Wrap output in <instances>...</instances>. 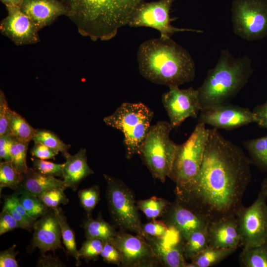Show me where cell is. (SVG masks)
Masks as SVG:
<instances>
[{
	"mask_svg": "<svg viewBox=\"0 0 267 267\" xmlns=\"http://www.w3.org/2000/svg\"><path fill=\"white\" fill-rule=\"evenodd\" d=\"M236 217L243 248L267 241V195L260 191L254 202L247 207L243 206Z\"/></svg>",
	"mask_w": 267,
	"mask_h": 267,
	"instance_id": "obj_10",
	"label": "cell"
},
{
	"mask_svg": "<svg viewBox=\"0 0 267 267\" xmlns=\"http://www.w3.org/2000/svg\"><path fill=\"white\" fill-rule=\"evenodd\" d=\"M253 72L249 57L235 58L228 49H221L217 64L208 71L197 89L201 109L228 103L246 85Z\"/></svg>",
	"mask_w": 267,
	"mask_h": 267,
	"instance_id": "obj_4",
	"label": "cell"
},
{
	"mask_svg": "<svg viewBox=\"0 0 267 267\" xmlns=\"http://www.w3.org/2000/svg\"><path fill=\"white\" fill-rule=\"evenodd\" d=\"M78 197L81 207L85 211L87 216H91L92 210L100 200V190L98 185L81 189Z\"/></svg>",
	"mask_w": 267,
	"mask_h": 267,
	"instance_id": "obj_35",
	"label": "cell"
},
{
	"mask_svg": "<svg viewBox=\"0 0 267 267\" xmlns=\"http://www.w3.org/2000/svg\"><path fill=\"white\" fill-rule=\"evenodd\" d=\"M29 143L20 141L14 137L10 148V161L15 169L20 174H23L28 169L26 156Z\"/></svg>",
	"mask_w": 267,
	"mask_h": 267,
	"instance_id": "obj_33",
	"label": "cell"
},
{
	"mask_svg": "<svg viewBox=\"0 0 267 267\" xmlns=\"http://www.w3.org/2000/svg\"><path fill=\"white\" fill-rule=\"evenodd\" d=\"M151 246L159 261L169 267H187L189 263L185 261L183 253V241L176 244H169L161 238L149 235L144 238Z\"/></svg>",
	"mask_w": 267,
	"mask_h": 267,
	"instance_id": "obj_22",
	"label": "cell"
},
{
	"mask_svg": "<svg viewBox=\"0 0 267 267\" xmlns=\"http://www.w3.org/2000/svg\"><path fill=\"white\" fill-rule=\"evenodd\" d=\"M104 244L105 242L100 239H87L78 250L80 258L87 261L97 259L100 255Z\"/></svg>",
	"mask_w": 267,
	"mask_h": 267,
	"instance_id": "obj_37",
	"label": "cell"
},
{
	"mask_svg": "<svg viewBox=\"0 0 267 267\" xmlns=\"http://www.w3.org/2000/svg\"><path fill=\"white\" fill-rule=\"evenodd\" d=\"M166 211V224L178 230L183 241L193 232L207 228L210 223L198 214L177 200L173 204H170Z\"/></svg>",
	"mask_w": 267,
	"mask_h": 267,
	"instance_id": "obj_17",
	"label": "cell"
},
{
	"mask_svg": "<svg viewBox=\"0 0 267 267\" xmlns=\"http://www.w3.org/2000/svg\"><path fill=\"white\" fill-rule=\"evenodd\" d=\"M169 88V90L162 95V101L172 128L178 127L188 118H197L201 110L197 89Z\"/></svg>",
	"mask_w": 267,
	"mask_h": 267,
	"instance_id": "obj_12",
	"label": "cell"
},
{
	"mask_svg": "<svg viewBox=\"0 0 267 267\" xmlns=\"http://www.w3.org/2000/svg\"><path fill=\"white\" fill-rule=\"evenodd\" d=\"M14 136L11 133L0 136V159L10 161V150Z\"/></svg>",
	"mask_w": 267,
	"mask_h": 267,
	"instance_id": "obj_46",
	"label": "cell"
},
{
	"mask_svg": "<svg viewBox=\"0 0 267 267\" xmlns=\"http://www.w3.org/2000/svg\"><path fill=\"white\" fill-rule=\"evenodd\" d=\"M257 118L249 108L228 103L206 107L201 110L198 122L209 125L217 129L231 130L252 123Z\"/></svg>",
	"mask_w": 267,
	"mask_h": 267,
	"instance_id": "obj_13",
	"label": "cell"
},
{
	"mask_svg": "<svg viewBox=\"0 0 267 267\" xmlns=\"http://www.w3.org/2000/svg\"><path fill=\"white\" fill-rule=\"evenodd\" d=\"M38 263L40 267H62L64 266L58 258H53L51 256L42 255Z\"/></svg>",
	"mask_w": 267,
	"mask_h": 267,
	"instance_id": "obj_48",
	"label": "cell"
},
{
	"mask_svg": "<svg viewBox=\"0 0 267 267\" xmlns=\"http://www.w3.org/2000/svg\"><path fill=\"white\" fill-rule=\"evenodd\" d=\"M65 187H57L48 190L38 197L49 208L55 209L60 204L65 205L69 199L64 193Z\"/></svg>",
	"mask_w": 267,
	"mask_h": 267,
	"instance_id": "obj_36",
	"label": "cell"
},
{
	"mask_svg": "<svg viewBox=\"0 0 267 267\" xmlns=\"http://www.w3.org/2000/svg\"><path fill=\"white\" fill-rule=\"evenodd\" d=\"M23 178L22 174L18 173L13 167L10 161H4L0 163V191L4 187L16 190Z\"/></svg>",
	"mask_w": 267,
	"mask_h": 267,
	"instance_id": "obj_32",
	"label": "cell"
},
{
	"mask_svg": "<svg viewBox=\"0 0 267 267\" xmlns=\"http://www.w3.org/2000/svg\"><path fill=\"white\" fill-rule=\"evenodd\" d=\"M260 191L267 195V177L262 182Z\"/></svg>",
	"mask_w": 267,
	"mask_h": 267,
	"instance_id": "obj_50",
	"label": "cell"
},
{
	"mask_svg": "<svg viewBox=\"0 0 267 267\" xmlns=\"http://www.w3.org/2000/svg\"><path fill=\"white\" fill-rule=\"evenodd\" d=\"M2 209L6 210L15 219L19 224V228L31 231L33 225L28 223L15 209L9 200L5 196Z\"/></svg>",
	"mask_w": 267,
	"mask_h": 267,
	"instance_id": "obj_45",
	"label": "cell"
},
{
	"mask_svg": "<svg viewBox=\"0 0 267 267\" xmlns=\"http://www.w3.org/2000/svg\"><path fill=\"white\" fill-rule=\"evenodd\" d=\"M34 142H40L51 149L61 152L64 157L68 155L70 144L65 143L53 132L45 129H37L33 139Z\"/></svg>",
	"mask_w": 267,
	"mask_h": 267,
	"instance_id": "obj_29",
	"label": "cell"
},
{
	"mask_svg": "<svg viewBox=\"0 0 267 267\" xmlns=\"http://www.w3.org/2000/svg\"><path fill=\"white\" fill-rule=\"evenodd\" d=\"M20 9L39 30L67 14L66 7L61 0H24Z\"/></svg>",
	"mask_w": 267,
	"mask_h": 267,
	"instance_id": "obj_18",
	"label": "cell"
},
{
	"mask_svg": "<svg viewBox=\"0 0 267 267\" xmlns=\"http://www.w3.org/2000/svg\"><path fill=\"white\" fill-rule=\"evenodd\" d=\"M170 204L168 201L162 198L153 196L138 201L136 206L147 218L155 220L165 213Z\"/></svg>",
	"mask_w": 267,
	"mask_h": 267,
	"instance_id": "obj_30",
	"label": "cell"
},
{
	"mask_svg": "<svg viewBox=\"0 0 267 267\" xmlns=\"http://www.w3.org/2000/svg\"><path fill=\"white\" fill-rule=\"evenodd\" d=\"M33 168L37 172L47 176L63 177L64 164H56L35 157L31 158Z\"/></svg>",
	"mask_w": 267,
	"mask_h": 267,
	"instance_id": "obj_38",
	"label": "cell"
},
{
	"mask_svg": "<svg viewBox=\"0 0 267 267\" xmlns=\"http://www.w3.org/2000/svg\"><path fill=\"white\" fill-rule=\"evenodd\" d=\"M18 197L28 214L35 220L44 215L50 209L38 196L22 193Z\"/></svg>",
	"mask_w": 267,
	"mask_h": 267,
	"instance_id": "obj_34",
	"label": "cell"
},
{
	"mask_svg": "<svg viewBox=\"0 0 267 267\" xmlns=\"http://www.w3.org/2000/svg\"><path fill=\"white\" fill-rule=\"evenodd\" d=\"M177 0H159L140 3L132 14L128 25L131 27H146L155 29L160 33V38H170L175 33L190 31L202 33L200 30L179 28L173 26L171 22L176 18L170 16L171 7Z\"/></svg>",
	"mask_w": 267,
	"mask_h": 267,
	"instance_id": "obj_11",
	"label": "cell"
},
{
	"mask_svg": "<svg viewBox=\"0 0 267 267\" xmlns=\"http://www.w3.org/2000/svg\"><path fill=\"white\" fill-rule=\"evenodd\" d=\"M239 262L244 267H267V241L257 246L244 248Z\"/></svg>",
	"mask_w": 267,
	"mask_h": 267,
	"instance_id": "obj_26",
	"label": "cell"
},
{
	"mask_svg": "<svg viewBox=\"0 0 267 267\" xmlns=\"http://www.w3.org/2000/svg\"><path fill=\"white\" fill-rule=\"evenodd\" d=\"M208 245V227L193 232L183 243L182 250L185 259L191 260Z\"/></svg>",
	"mask_w": 267,
	"mask_h": 267,
	"instance_id": "obj_27",
	"label": "cell"
},
{
	"mask_svg": "<svg viewBox=\"0 0 267 267\" xmlns=\"http://www.w3.org/2000/svg\"><path fill=\"white\" fill-rule=\"evenodd\" d=\"M231 11L236 35L248 41L267 36V0H234Z\"/></svg>",
	"mask_w": 267,
	"mask_h": 267,
	"instance_id": "obj_9",
	"label": "cell"
},
{
	"mask_svg": "<svg viewBox=\"0 0 267 267\" xmlns=\"http://www.w3.org/2000/svg\"><path fill=\"white\" fill-rule=\"evenodd\" d=\"M15 245L0 253V267H18V263L16 260L18 252L15 251Z\"/></svg>",
	"mask_w": 267,
	"mask_h": 267,
	"instance_id": "obj_44",
	"label": "cell"
},
{
	"mask_svg": "<svg viewBox=\"0 0 267 267\" xmlns=\"http://www.w3.org/2000/svg\"><path fill=\"white\" fill-rule=\"evenodd\" d=\"M82 226L86 239H98L105 242L111 241L117 232L113 226L103 219L100 213L96 219L87 216Z\"/></svg>",
	"mask_w": 267,
	"mask_h": 267,
	"instance_id": "obj_23",
	"label": "cell"
},
{
	"mask_svg": "<svg viewBox=\"0 0 267 267\" xmlns=\"http://www.w3.org/2000/svg\"><path fill=\"white\" fill-rule=\"evenodd\" d=\"M106 181V196L114 223L123 231L134 232L145 238L134 194L122 180L103 175Z\"/></svg>",
	"mask_w": 267,
	"mask_h": 267,
	"instance_id": "obj_7",
	"label": "cell"
},
{
	"mask_svg": "<svg viewBox=\"0 0 267 267\" xmlns=\"http://www.w3.org/2000/svg\"><path fill=\"white\" fill-rule=\"evenodd\" d=\"M10 108L8 107L6 97L0 90V136L10 133L8 128V119Z\"/></svg>",
	"mask_w": 267,
	"mask_h": 267,
	"instance_id": "obj_40",
	"label": "cell"
},
{
	"mask_svg": "<svg viewBox=\"0 0 267 267\" xmlns=\"http://www.w3.org/2000/svg\"><path fill=\"white\" fill-rule=\"evenodd\" d=\"M198 122L189 138L177 144L174 160L169 176L176 185L184 183L197 173L203 159L208 129Z\"/></svg>",
	"mask_w": 267,
	"mask_h": 267,
	"instance_id": "obj_8",
	"label": "cell"
},
{
	"mask_svg": "<svg viewBox=\"0 0 267 267\" xmlns=\"http://www.w3.org/2000/svg\"><path fill=\"white\" fill-rule=\"evenodd\" d=\"M173 129L167 121L151 126L139 153L153 178L162 182L170 174L177 145L170 137Z\"/></svg>",
	"mask_w": 267,
	"mask_h": 267,
	"instance_id": "obj_6",
	"label": "cell"
},
{
	"mask_svg": "<svg viewBox=\"0 0 267 267\" xmlns=\"http://www.w3.org/2000/svg\"><path fill=\"white\" fill-rule=\"evenodd\" d=\"M250 165L240 147L208 129L200 168L190 180L176 185L177 201L210 223L236 217L251 180Z\"/></svg>",
	"mask_w": 267,
	"mask_h": 267,
	"instance_id": "obj_1",
	"label": "cell"
},
{
	"mask_svg": "<svg viewBox=\"0 0 267 267\" xmlns=\"http://www.w3.org/2000/svg\"><path fill=\"white\" fill-rule=\"evenodd\" d=\"M244 145L256 164L267 170V135L249 139Z\"/></svg>",
	"mask_w": 267,
	"mask_h": 267,
	"instance_id": "obj_28",
	"label": "cell"
},
{
	"mask_svg": "<svg viewBox=\"0 0 267 267\" xmlns=\"http://www.w3.org/2000/svg\"><path fill=\"white\" fill-rule=\"evenodd\" d=\"M253 111L257 118V123L267 129V100L263 104L256 106Z\"/></svg>",
	"mask_w": 267,
	"mask_h": 267,
	"instance_id": "obj_47",
	"label": "cell"
},
{
	"mask_svg": "<svg viewBox=\"0 0 267 267\" xmlns=\"http://www.w3.org/2000/svg\"><path fill=\"white\" fill-rule=\"evenodd\" d=\"M61 208L49 209L35 222L34 232L30 250L38 248L42 255L48 251L58 249L64 250L61 245V229L59 220Z\"/></svg>",
	"mask_w": 267,
	"mask_h": 267,
	"instance_id": "obj_15",
	"label": "cell"
},
{
	"mask_svg": "<svg viewBox=\"0 0 267 267\" xmlns=\"http://www.w3.org/2000/svg\"><path fill=\"white\" fill-rule=\"evenodd\" d=\"M58 153L40 142H34V145L31 150L33 157L42 160L54 159Z\"/></svg>",
	"mask_w": 267,
	"mask_h": 267,
	"instance_id": "obj_42",
	"label": "cell"
},
{
	"mask_svg": "<svg viewBox=\"0 0 267 267\" xmlns=\"http://www.w3.org/2000/svg\"><path fill=\"white\" fill-rule=\"evenodd\" d=\"M137 59L142 76L156 84L179 86L192 81L195 75L190 53L171 38L144 42L138 49Z\"/></svg>",
	"mask_w": 267,
	"mask_h": 267,
	"instance_id": "obj_2",
	"label": "cell"
},
{
	"mask_svg": "<svg viewBox=\"0 0 267 267\" xmlns=\"http://www.w3.org/2000/svg\"><path fill=\"white\" fill-rule=\"evenodd\" d=\"M142 227L147 234L159 238L163 237L169 229L166 222L155 219L142 225Z\"/></svg>",
	"mask_w": 267,
	"mask_h": 267,
	"instance_id": "obj_39",
	"label": "cell"
},
{
	"mask_svg": "<svg viewBox=\"0 0 267 267\" xmlns=\"http://www.w3.org/2000/svg\"><path fill=\"white\" fill-rule=\"evenodd\" d=\"M19 228L15 219L6 210L2 209L0 214V235Z\"/></svg>",
	"mask_w": 267,
	"mask_h": 267,
	"instance_id": "obj_43",
	"label": "cell"
},
{
	"mask_svg": "<svg viewBox=\"0 0 267 267\" xmlns=\"http://www.w3.org/2000/svg\"><path fill=\"white\" fill-rule=\"evenodd\" d=\"M100 256L108 263L117 265L122 264V257L120 252L110 242H105Z\"/></svg>",
	"mask_w": 267,
	"mask_h": 267,
	"instance_id": "obj_41",
	"label": "cell"
},
{
	"mask_svg": "<svg viewBox=\"0 0 267 267\" xmlns=\"http://www.w3.org/2000/svg\"><path fill=\"white\" fill-rule=\"evenodd\" d=\"M8 128L15 138L25 142H29L33 139L37 131L22 116L11 109L9 111Z\"/></svg>",
	"mask_w": 267,
	"mask_h": 267,
	"instance_id": "obj_25",
	"label": "cell"
},
{
	"mask_svg": "<svg viewBox=\"0 0 267 267\" xmlns=\"http://www.w3.org/2000/svg\"><path fill=\"white\" fill-rule=\"evenodd\" d=\"M7 16L0 22L1 33L17 45L40 42L39 31L35 24L18 7H6Z\"/></svg>",
	"mask_w": 267,
	"mask_h": 267,
	"instance_id": "obj_16",
	"label": "cell"
},
{
	"mask_svg": "<svg viewBox=\"0 0 267 267\" xmlns=\"http://www.w3.org/2000/svg\"><path fill=\"white\" fill-rule=\"evenodd\" d=\"M61 208L59 212V220L61 229L63 243L66 248L68 255L74 257L77 262V266L80 264L79 251L77 250L75 233L68 224L67 218L62 212Z\"/></svg>",
	"mask_w": 267,
	"mask_h": 267,
	"instance_id": "obj_31",
	"label": "cell"
},
{
	"mask_svg": "<svg viewBox=\"0 0 267 267\" xmlns=\"http://www.w3.org/2000/svg\"><path fill=\"white\" fill-rule=\"evenodd\" d=\"M238 248H218L208 246L191 260L193 267H210L230 255Z\"/></svg>",
	"mask_w": 267,
	"mask_h": 267,
	"instance_id": "obj_24",
	"label": "cell"
},
{
	"mask_svg": "<svg viewBox=\"0 0 267 267\" xmlns=\"http://www.w3.org/2000/svg\"><path fill=\"white\" fill-rule=\"evenodd\" d=\"M66 16L79 33L92 41H108L128 25L138 5L144 0H61Z\"/></svg>",
	"mask_w": 267,
	"mask_h": 267,
	"instance_id": "obj_3",
	"label": "cell"
},
{
	"mask_svg": "<svg viewBox=\"0 0 267 267\" xmlns=\"http://www.w3.org/2000/svg\"><path fill=\"white\" fill-rule=\"evenodd\" d=\"M6 7H18L21 8L24 0H0Z\"/></svg>",
	"mask_w": 267,
	"mask_h": 267,
	"instance_id": "obj_49",
	"label": "cell"
},
{
	"mask_svg": "<svg viewBox=\"0 0 267 267\" xmlns=\"http://www.w3.org/2000/svg\"><path fill=\"white\" fill-rule=\"evenodd\" d=\"M63 168V181L66 188L76 191L81 182L94 174L87 162L86 149L81 148L74 155L69 154L65 157Z\"/></svg>",
	"mask_w": 267,
	"mask_h": 267,
	"instance_id": "obj_20",
	"label": "cell"
},
{
	"mask_svg": "<svg viewBox=\"0 0 267 267\" xmlns=\"http://www.w3.org/2000/svg\"><path fill=\"white\" fill-rule=\"evenodd\" d=\"M22 175V181L14 192L17 195L25 193L38 197L48 190L65 187L63 180L42 175L32 168H28Z\"/></svg>",
	"mask_w": 267,
	"mask_h": 267,
	"instance_id": "obj_21",
	"label": "cell"
},
{
	"mask_svg": "<svg viewBox=\"0 0 267 267\" xmlns=\"http://www.w3.org/2000/svg\"><path fill=\"white\" fill-rule=\"evenodd\" d=\"M109 242L120 252L123 266L150 267L159 261L150 244L139 235L134 236L121 230Z\"/></svg>",
	"mask_w": 267,
	"mask_h": 267,
	"instance_id": "obj_14",
	"label": "cell"
},
{
	"mask_svg": "<svg viewBox=\"0 0 267 267\" xmlns=\"http://www.w3.org/2000/svg\"><path fill=\"white\" fill-rule=\"evenodd\" d=\"M154 112L141 102L122 103L103 122L120 131L124 134L126 157L130 159L138 154L151 127Z\"/></svg>",
	"mask_w": 267,
	"mask_h": 267,
	"instance_id": "obj_5",
	"label": "cell"
},
{
	"mask_svg": "<svg viewBox=\"0 0 267 267\" xmlns=\"http://www.w3.org/2000/svg\"><path fill=\"white\" fill-rule=\"evenodd\" d=\"M209 246L213 248H238L240 237L236 217L223 218L210 222L208 227Z\"/></svg>",
	"mask_w": 267,
	"mask_h": 267,
	"instance_id": "obj_19",
	"label": "cell"
}]
</instances>
